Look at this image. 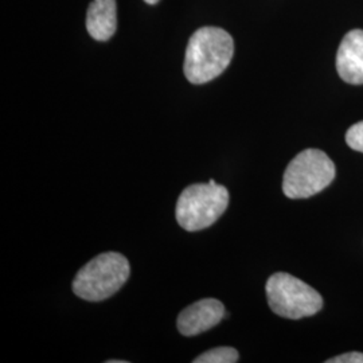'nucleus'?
I'll return each mask as SVG.
<instances>
[{"label":"nucleus","mask_w":363,"mask_h":363,"mask_svg":"<svg viewBox=\"0 0 363 363\" xmlns=\"http://www.w3.org/2000/svg\"><path fill=\"white\" fill-rule=\"evenodd\" d=\"M238 361V351L233 347H216L196 357L194 363H234Z\"/></svg>","instance_id":"9"},{"label":"nucleus","mask_w":363,"mask_h":363,"mask_svg":"<svg viewBox=\"0 0 363 363\" xmlns=\"http://www.w3.org/2000/svg\"><path fill=\"white\" fill-rule=\"evenodd\" d=\"M130 272V262L123 255L116 252L99 255L78 271L73 292L86 301H103L127 283Z\"/></svg>","instance_id":"2"},{"label":"nucleus","mask_w":363,"mask_h":363,"mask_svg":"<svg viewBox=\"0 0 363 363\" xmlns=\"http://www.w3.org/2000/svg\"><path fill=\"white\" fill-rule=\"evenodd\" d=\"M325 363H363V352L351 351V352L337 355L335 358L327 359Z\"/></svg>","instance_id":"11"},{"label":"nucleus","mask_w":363,"mask_h":363,"mask_svg":"<svg viewBox=\"0 0 363 363\" xmlns=\"http://www.w3.org/2000/svg\"><path fill=\"white\" fill-rule=\"evenodd\" d=\"M226 316L228 313L220 300L203 298L184 308L178 316L177 325L182 335L195 337L218 325Z\"/></svg>","instance_id":"6"},{"label":"nucleus","mask_w":363,"mask_h":363,"mask_svg":"<svg viewBox=\"0 0 363 363\" xmlns=\"http://www.w3.org/2000/svg\"><path fill=\"white\" fill-rule=\"evenodd\" d=\"M234 54L233 38L218 27H202L189 40L184 57V76L202 85L220 76Z\"/></svg>","instance_id":"1"},{"label":"nucleus","mask_w":363,"mask_h":363,"mask_svg":"<svg viewBox=\"0 0 363 363\" xmlns=\"http://www.w3.org/2000/svg\"><path fill=\"white\" fill-rule=\"evenodd\" d=\"M108 363H125V361H115L113 359V361H108Z\"/></svg>","instance_id":"13"},{"label":"nucleus","mask_w":363,"mask_h":363,"mask_svg":"<svg viewBox=\"0 0 363 363\" xmlns=\"http://www.w3.org/2000/svg\"><path fill=\"white\" fill-rule=\"evenodd\" d=\"M117 28L116 0H93L86 13V30L91 38L105 42Z\"/></svg>","instance_id":"8"},{"label":"nucleus","mask_w":363,"mask_h":363,"mask_svg":"<svg viewBox=\"0 0 363 363\" xmlns=\"http://www.w3.org/2000/svg\"><path fill=\"white\" fill-rule=\"evenodd\" d=\"M267 298L276 315L286 319H301L322 310L320 294L289 273L272 274L267 281Z\"/></svg>","instance_id":"5"},{"label":"nucleus","mask_w":363,"mask_h":363,"mask_svg":"<svg viewBox=\"0 0 363 363\" xmlns=\"http://www.w3.org/2000/svg\"><path fill=\"white\" fill-rule=\"evenodd\" d=\"M229 205V191L225 186L210 179L195 183L182 191L177 202V220L187 232H198L220 218Z\"/></svg>","instance_id":"3"},{"label":"nucleus","mask_w":363,"mask_h":363,"mask_svg":"<svg viewBox=\"0 0 363 363\" xmlns=\"http://www.w3.org/2000/svg\"><path fill=\"white\" fill-rule=\"evenodd\" d=\"M346 143L351 150L363 154V121L354 124L346 133Z\"/></svg>","instance_id":"10"},{"label":"nucleus","mask_w":363,"mask_h":363,"mask_svg":"<svg viewBox=\"0 0 363 363\" xmlns=\"http://www.w3.org/2000/svg\"><path fill=\"white\" fill-rule=\"evenodd\" d=\"M340 78L351 85L363 84V30L349 31L342 39L337 54Z\"/></svg>","instance_id":"7"},{"label":"nucleus","mask_w":363,"mask_h":363,"mask_svg":"<svg viewBox=\"0 0 363 363\" xmlns=\"http://www.w3.org/2000/svg\"><path fill=\"white\" fill-rule=\"evenodd\" d=\"M337 169L334 162L320 150L308 148L295 156L283 178V193L291 199H304L328 187Z\"/></svg>","instance_id":"4"},{"label":"nucleus","mask_w":363,"mask_h":363,"mask_svg":"<svg viewBox=\"0 0 363 363\" xmlns=\"http://www.w3.org/2000/svg\"><path fill=\"white\" fill-rule=\"evenodd\" d=\"M145 3H148V4H156V3H159V0H144Z\"/></svg>","instance_id":"12"}]
</instances>
